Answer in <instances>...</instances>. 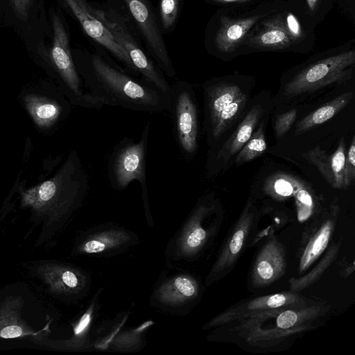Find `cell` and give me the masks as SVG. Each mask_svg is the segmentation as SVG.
<instances>
[{
    "label": "cell",
    "mask_w": 355,
    "mask_h": 355,
    "mask_svg": "<svg viewBox=\"0 0 355 355\" xmlns=\"http://www.w3.org/2000/svg\"><path fill=\"white\" fill-rule=\"evenodd\" d=\"M77 70L87 92L104 105L150 113L170 110L171 93L131 76L98 55H92L87 64Z\"/></svg>",
    "instance_id": "obj_1"
},
{
    "label": "cell",
    "mask_w": 355,
    "mask_h": 355,
    "mask_svg": "<svg viewBox=\"0 0 355 355\" xmlns=\"http://www.w3.org/2000/svg\"><path fill=\"white\" fill-rule=\"evenodd\" d=\"M88 189V174L73 150L51 178L21 192V205L37 215L60 219L81 206Z\"/></svg>",
    "instance_id": "obj_2"
},
{
    "label": "cell",
    "mask_w": 355,
    "mask_h": 355,
    "mask_svg": "<svg viewBox=\"0 0 355 355\" xmlns=\"http://www.w3.org/2000/svg\"><path fill=\"white\" fill-rule=\"evenodd\" d=\"M150 125L147 123L139 141L129 137L121 139L113 148L107 162V177L117 191L128 187L137 180L141 187V197L148 223H152L146 183V154Z\"/></svg>",
    "instance_id": "obj_3"
},
{
    "label": "cell",
    "mask_w": 355,
    "mask_h": 355,
    "mask_svg": "<svg viewBox=\"0 0 355 355\" xmlns=\"http://www.w3.org/2000/svg\"><path fill=\"white\" fill-rule=\"evenodd\" d=\"M53 43L51 60L58 87L73 106L100 110L104 104L85 91L71 53L69 39L60 19L53 17Z\"/></svg>",
    "instance_id": "obj_4"
},
{
    "label": "cell",
    "mask_w": 355,
    "mask_h": 355,
    "mask_svg": "<svg viewBox=\"0 0 355 355\" xmlns=\"http://www.w3.org/2000/svg\"><path fill=\"white\" fill-rule=\"evenodd\" d=\"M18 99L42 134H53L67 119L72 105L58 86L47 85L22 89Z\"/></svg>",
    "instance_id": "obj_5"
},
{
    "label": "cell",
    "mask_w": 355,
    "mask_h": 355,
    "mask_svg": "<svg viewBox=\"0 0 355 355\" xmlns=\"http://www.w3.org/2000/svg\"><path fill=\"white\" fill-rule=\"evenodd\" d=\"M355 62L354 50L332 55L303 69L286 85L284 96L288 98L309 93L350 78Z\"/></svg>",
    "instance_id": "obj_6"
},
{
    "label": "cell",
    "mask_w": 355,
    "mask_h": 355,
    "mask_svg": "<svg viewBox=\"0 0 355 355\" xmlns=\"http://www.w3.org/2000/svg\"><path fill=\"white\" fill-rule=\"evenodd\" d=\"M171 108L174 132L181 152L188 157L198 148V107L194 91L183 81L171 85Z\"/></svg>",
    "instance_id": "obj_7"
},
{
    "label": "cell",
    "mask_w": 355,
    "mask_h": 355,
    "mask_svg": "<svg viewBox=\"0 0 355 355\" xmlns=\"http://www.w3.org/2000/svg\"><path fill=\"white\" fill-rule=\"evenodd\" d=\"M92 10L110 31L116 41L126 51L137 73L143 76L144 80L170 94L171 85L166 81L163 72L148 58L121 16L112 10L105 11L92 6Z\"/></svg>",
    "instance_id": "obj_8"
},
{
    "label": "cell",
    "mask_w": 355,
    "mask_h": 355,
    "mask_svg": "<svg viewBox=\"0 0 355 355\" xmlns=\"http://www.w3.org/2000/svg\"><path fill=\"white\" fill-rule=\"evenodd\" d=\"M122 1L159 69L169 77L175 76V71L150 1Z\"/></svg>",
    "instance_id": "obj_9"
},
{
    "label": "cell",
    "mask_w": 355,
    "mask_h": 355,
    "mask_svg": "<svg viewBox=\"0 0 355 355\" xmlns=\"http://www.w3.org/2000/svg\"><path fill=\"white\" fill-rule=\"evenodd\" d=\"M207 197L200 199L185 222L168 243L167 251L175 261L191 259L202 248L207 238V231L202 221L210 210Z\"/></svg>",
    "instance_id": "obj_10"
},
{
    "label": "cell",
    "mask_w": 355,
    "mask_h": 355,
    "mask_svg": "<svg viewBox=\"0 0 355 355\" xmlns=\"http://www.w3.org/2000/svg\"><path fill=\"white\" fill-rule=\"evenodd\" d=\"M137 239L135 234L123 227H98L89 230L81 237L75 251L82 255H114L135 245Z\"/></svg>",
    "instance_id": "obj_11"
},
{
    "label": "cell",
    "mask_w": 355,
    "mask_h": 355,
    "mask_svg": "<svg viewBox=\"0 0 355 355\" xmlns=\"http://www.w3.org/2000/svg\"><path fill=\"white\" fill-rule=\"evenodd\" d=\"M85 33L103 46L132 73L138 74L126 51L116 41L114 36L92 12V6L86 0H63Z\"/></svg>",
    "instance_id": "obj_12"
},
{
    "label": "cell",
    "mask_w": 355,
    "mask_h": 355,
    "mask_svg": "<svg viewBox=\"0 0 355 355\" xmlns=\"http://www.w3.org/2000/svg\"><path fill=\"white\" fill-rule=\"evenodd\" d=\"M37 272L50 291L58 295H79L90 286L89 276L69 265L46 263L38 266Z\"/></svg>",
    "instance_id": "obj_13"
},
{
    "label": "cell",
    "mask_w": 355,
    "mask_h": 355,
    "mask_svg": "<svg viewBox=\"0 0 355 355\" xmlns=\"http://www.w3.org/2000/svg\"><path fill=\"white\" fill-rule=\"evenodd\" d=\"M199 292L197 281L187 274L166 278L155 289L153 303L166 309H179L190 304Z\"/></svg>",
    "instance_id": "obj_14"
},
{
    "label": "cell",
    "mask_w": 355,
    "mask_h": 355,
    "mask_svg": "<svg viewBox=\"0 0 355 355\" xmlns=\"http://www.w3.org/2000/svg\"><path fill=\"white\" fill-rule=\"evenodd\" d=\"M24 300L20 296H9L0 303V338L10 339L31 337L40 340L44 339L46 329L37 331L21 318V311Z\"/></svg>",
    "instance_id": "obj_15"
},
{
    "label": "cell",
    "mask_w": 355,
    "mask_h": 355,
    "mask_svg": "<svg viewBox=\"0 0 355 355\" xmlns=\"http://www.w3.org/2000/svg\"><path fill=\"white\" fill-rule=\"evenodd\" d=\"M346 152L345 141L342 137L333 153L328 154L327 151L316 146L308 151L305 157L318 169L333 188L343 189H346L344 183Z\"/></svg>",
    "instance_id": "obj_16"
},
{
    "label": "cell",
    "mask_w": 355,
    "mask_h": 355,
    "mask_svg": "<svg viewBox=\"0 0 355 355\" xmlns=\"http://www.w3.org/2000/svg\"><path fill=\"white\" fill-rule=\"evenodd\" d=\"M204 93L208 132L216 125L222 110L245 94L239 86L225 83H207Z\"/></svg>",
    "instance_id": "obj_17"
},
{
    "label": "cell",
    "mask_w": 355,
    "mask_h": 355,
    "mask_svg": "<svg viewBox=\"0 0 355 355\" xmlns=\"http://www.w3.org/2000/svg\"><path fill=\"white\" fill-rule=\"evenodd\" d=\"M262 114L263 108L260 105H255L252 107L232 136L219 149L214 158L211 159L214 164L209 166V169L214 167L218 162L224 164L228 162L239 152L251 137Z\"/></svg>",
    "instance_id": "obj_18"
},
{
    "label": "cell",
    "mask_w": 355,
    "mask_h": 355,
    "mask_svg": "<svg viewBox=\"0 0 355 355\" xmlns=\"http://www.w3.org/2000/svg\"><path fill=\"white\" fill-rule=\"evenodd\" d=\"M261 28L248 39L250 46L261 49L279 50L293 43L286 30L285 18L277 15L262 23Z\"/></svg>",
    "instance_id": "obj_19"
},
{
    "label": "cell",
    "mask_w": 355,
    "mask_h": 355,
    "mask_svg": "<svg viewBox=\"0 0 355 355\" xmlns=\"http://www.w3.org/2000/svg\"><path fill=\"white\" fill-rule=\"evenodd\" d=\"M260 17V15L240 19L221 17L215 37L217 49L223 53L234 51Z\"/></svg>",
    "instance_id": "obj_20"
},
{
    "label": "cell",
    "mask_w": 355,
    "mask_h": 355,
    "mask_svg": "<svg viewBox=\"0 0 355 355\" xmlns=\"http://www.w3.org/2000/svg\"><path fill=\"white\" fill-rule=\"evenodd\" d=\"M98 293H96L87 309L82 313L73 327V334L70 339L65 340L49 341L46 345L55 349L76 350L87 347L88 336L92 329L97 308Z\"/></svg>",
    "instance_id": "obj_21"
},
{
    "label": "cell",
    "mask_w": 355,
    "mask_h": 355,
    "mask_svg": "<svg viewBox=\"0 0 355 355\" xmlns=\"http://www.w3.org/2000/svg\"><path fill=\"white\" fill-rule=\"evenodd\" d=\"M353 92L343 93L303 118L296 125V135L302 134L334 116L352 99Z\"/></svg>",
    "instance_id": "obj_22"
},
{
    "label": "cell",
    "mask_w": 355,
    "mask_h": 355,
    "mask_svg": "<svg viewBox=\"0 0 355 355\" xmlns=\"http://www.w3.org/2000/svg\"><path fill=\"white\" fill-rule=\"evenodd\" d=\"M284 267L283 256L275 246L268 245L259 256L254 271V276L260 284L272 282Z\"/></svg>",
    "instance_id": "obj_23"
},
{
    "label": "cell",
    "mask_w": 355,
    "mask_h": 355,
    "mask_svg": "<svg viewBox=\"0 0 355 355\" xmlns=\"http://www.w3.org/2000/svg\"><path fill=\"white\" fill-rule=\"evenodd\" d=\"M153 321H146L138 327L121 332L116 334L114 338H111L109 340L105 341L99 344L101 348L103 349H114L119 351L130 352L137 349L141 346L144 340V332L147 329L153 325Z\"/></svg>",
    "instance_id": "obj_24"
},
{
    "label": "cell",
    "mask_w": 355,
    "mask_h": 355,
    "mask_svg": "<svg viewBox=\"0 0 355 355\" xmlns=\"http://www.w3.org/2000/svg\"><path fill=\"white\" fill-rule=\"evenodd\" d=\"M247 102L245 94L231 103L220 112L214 127L208 132L209 139L217 141L241 113Z\"/></svg>",
    "instance_id": "obj_25"
},
{
    "label": "cell",
    "mask_w": 355,
    "mask_h": 355,
    "mask_svg": "<svg viewBox=\"0 0 355 355\" xmlns=\"http://www.w3.org/2000/svg\"><path fill=\"white\" fill-rule=\"evenodd\" d=\"M263 123L253 132L250 139L237 153L235 159L236 166L248 162L261 156L267 148Z\"/></svg>",
    "instance_id": "obj_26"
},
{
    "label": "cell",
    "mask_w": 355,
    "mask_h": 355,
    "mask_svg": "<svg viewBox=\"0 0 355 355\" xmlns=\"http://www.w3.org/2000/svg\"><path fill=\"white\" fill-rule=\"evenodd\" d=\"M266 183L265 187L268 193L282 197L291 196L305 187L304 182L284 173L269 178Z\"/></svg>",
    "instance_id": "obj_27"
},
{
    "label": "cell",
    "mask_w": 355,
    "mask_h": 355,
    "mask_svg": "<svg viewBox=\"0 0 355 355\" xmlns=\"http://www.w3.org/2000/svg\"><path fill=\"white\" fill-rule=\"evenodd\" d=\"M331 229L330 223L326 224L316 235L312 243L309 245L302 260L301 267L302 268L307 267L325 248L329 241Z\"/></svg>",
    "instance_id": "obj_28"
},
{
    "label": "cell",
    "mask_w": 355,
    "mask_h": 355,
    "mask_svg": "<svg viewBox=\"0 0 355 355\" xmlns=\"http://www.w3.org/2000/svg\"><path fill=\"white\" fill-rule=\"evenodd\" d=\"M178 10V0H160V15L162 26L168 30L174 24Z\"/></svg>",
    "instance_id": "obj_29"
},
{
    "label": "cell",
    "mask_w": 355,
    "mask_h": 355,
    "mask_svg": "<svg viewBox=\"0 0 355 355\" xmlns=\"http://www.w3.org/2000/svg\"><path fill=\"white\" fill-rule=\"evenodd\" d=\"M297 117V110L292 109L279 114L275 119L274 130L277 138L283 137L294 123Z\"/></svg>",
    "instance_id": "obj_30"
},
{
    "label": "cell",
    "mask_w": 355,
    "mask_h": 355,
    "mask_svg": "<svg viewBox=\"0 0 355 355\" xmlns=\"http://www.w3.org/2000/svg\"><path fill=\"white\" fill-rule=\"evenodd\" d=\"M355 178V137H352L351 144L346 152L344 165V183L345 188L349 187Z\"/></svg>",
    "instance_id": "obj_31"
},
{
    "label": "cell",
    "mask_w": 355,
    "mask_h": 355,
    "mask_svg": "<svg viewBox=\"0 0 355 355\" xmlns=\"http://www.w3.org/2000/svg\"><path fill=\"white\" fill-rule=\"evenodd\" d=\"M288 301L286 295L284 294H275L262 298L260 301H256L251 304V309L259 308H277L284 305Z\"/></svg>",
    "instance_id": "obj_32"
},
{
    "label": "cell",
    "mask_w": 355,
    "mask_h": 355,
    "mask_svg": "<svg viewBox=\"0 0 355 355\" xmlns=\"http://www.w3.org/2000/svg\"><path fill=\"white\" fill-rule=\"evenodd\" d=\"M286 30L292 42H295L301 39L302 31L300 24L296 17L289 12L285 18Z\"/></svg>",
    "instance_id": "obj_33"
},
{
    "label": "cell",
    "mask_w": 355,
    "mask_h": 355,
    "mask_svg": "<svg viewBox=\"0 0 355 355\" xmlns=\"http://www.w3.org/2000/svg\"><path fill=\"white\" fill-rule=\"evenodd\" d=\"M10 5L17 18L26 21L31 6L32 0H10Z\"/></svg>",
    "instance_id": "obj_34"
},
{
    "label": "cell",
    "mask_w": 355,
    "mask_h": 355,
    "mask_svg": "<svg viewBox=\"0 0 355 355\" xmlns=\"http://www.w3.org/2000/svg\"><path fill=\"white\" fill-rule=\"evenodd\" d=\"M298 320L297 314L293 311H285L277 318V325L282 329L293 327Z\"/></svg>",
    "instance_id": "obj_35"
},
{
    "label": "cell",
    "mask_w": 355,
    "mask_h": 355,
    "mask_svg": "<svg viewBox=\"0 0 355 355\" xmlns=\"http://www.w3.org/2000/svg\"><path fill=\"white\" fill-rule=\"evenodd\" d=\"M245 232L243 229L237 230L233 235L229 245V250L232 255L238 254L242 248Z\"/></svg>",
    "instance_id": "obj_36"
},
{
    "label": "cell",
    "mask_w": 355,
    "mask_h": 355,
    "mask_svg": "<svg viewBox=\"0 0 355 355\" xmlns=\"http://www.w3.org/2000/svg\"><path fill=\"white\" fill-rule=\"evenodd\" d=\"M296 200L300 208L309 209L313 205L312 196L306 187H304L297 192Z\"/></svg>",
    "instance_id": "obj_37"
},
{
    "label": "cell",
    "mask_w": 355,
    "mask_h": 355,
    "mask_svg": "<svg viewBox=\"0 0 355 355\" xmlns=\"http://www.w3.org/2000/svg\"><path fill=\"white\" fill-rule=\"evenodd\" d=\"M215 2L221 3H244L248 1H252L254 0H211Z\"/></svg>",
    "instance_id": "obj_38"
},
{
    "label": "cell",
    "mask_w": 355,
    "mask_h": 355,
    "mask_svg": "<svg viewBox=\"0 0 355 355\" xmlns=\"http://www.w3.org/2000/svg\"><path fill=\"white\" fill-rule=\"evenodd\" d=\"M318 0H306L307 5L309 8L313 11L316 7L317 3Z\"/></svg>",
    "instance_id": "obj_39"
}]
</instances>
